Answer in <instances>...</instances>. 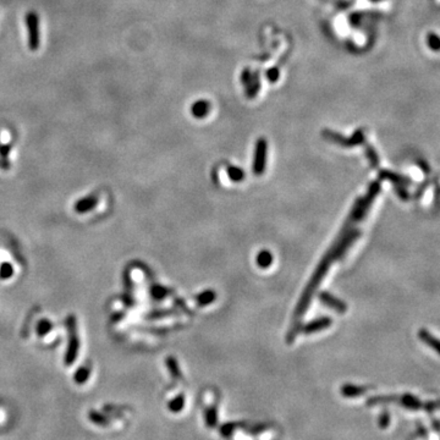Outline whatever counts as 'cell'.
Returning <instances> with one entry per match:
<instances>
[{
    "instance_id": "obj_1",
    "label": "cell",
    "mask_w": 440,
    "mask_h": 440,
    "mask_svg": "<svg viewBox=\"0 0 440 440\" xmlns=\"http://www.w3.org/2000/svg\"><path fill=\"white\" fill-rule=\"evenodd\" d=\"M379 192H380V184H379V181H375L369 185L367 193L363 196V197L357 199V202L355 203V206H353L352 210H351L348 218L346 219L344 226H342L341 231H340L339 236H337L335 242H334L333 246L329 248V251L326 252L322 261L319 262V264H318L317 269H315L313 275H312L308 285H307L306 289L303 290L300 301H298L297 303V307H296L295 309L291 328H290L289 334H287V341L289 342H292L293 340L296 339V336H297V334L300 333L301 319H302L304 313H306V311L308 309L312 297H313L315 291H317L320 281L323 280L325 274L328 273L330 265L333 264L334 262L341 259L342 256L346 253V251H347L348 248L353 245V242L361 236V231H359L358 229L353 228V225L366 217L367 212L369 210L373 201H374L375 197H377Z\"/></svg>"
},
{
    "instance_id": "obj_2",
    "label": "cell",
    "mask_w": 440,
    "mask_h": 440,
    "mask_svg": "<svg viewBox=\"0 0 440 440\" xmlns=\"http://www.w3.org/2000/svg\"><path fill=\"white\" fill-rule=\"evenodd\" d=\"M322 135L324 136L325 140L330 141V142L336 143V145L344 146V147L358 146V145H362V143L364 142V131L362 129L357 130L355 134L348 138L341 136V135L337 134V132L330 131V130H324V131L322 132Z\"/></svg>"
},
{
    "instance_id": "obj_3",
    "label": "cell",
    "mask_w": 440,
    "mask_h": 440,
    "mask_svg": "<svg viewBox=\"0 0 440 440\" xmlns=\"http://www.w3.org/2000/svg\"><path fill=\"white\" fill-rule=\"evenodd\" d=\"M267 152L268 145L264 138H259L256 145V153H254L253 160V173L256 175H262L265 171V164H267Z\"/></svg>"
},
{
    "instance_id": "obj_4",
    "label": "cell",
    "mask_w": 440,
    "mask_h": 440,
    "mask_svg": "<svg viewBox=\"0 0 440 440\" xmlns=\"http://www.w3.org/2000/svg\"><path fill=\"white\" fill-rule=\"evenodd\" d=\"M26 25L29 29V44L31 51H37L40 47V26H38V18L35 13L27 14Z\"/></svg>"
},
{
    "instance_id": "obj_5",
    "label": "cell",
    "mask_w": 440,
    "mask_h": 440,
    "mask_svg": "<svg viewBox=\"0 0 440 440\" xmlns=\"http://www.w3.org/2000/svg\"><path fill=\"white\" fill-rule=\"evenodd\" d=\"M318 298H319V301L323 304H325V306L329 307V308L334 309V311L337 312L339 314H344L346 309H347V304H346L344 301L337 298L336 296L331 295V293H329L328 291L319 292Z\"/></svg>"
},
{
    "instance_id": "obj_6",
    "label": "cell",
    "mask_w": 440,
    "mask_h": 440,
    "mask_svg": "<svg viewBox=\"0 0 440 440\" xmlns=\"http://www.w3.org/2000/svg\"><path fill=\"white\" fill-rule=\"evenodd\" d=\"M333 320L330 317H320L317 319L311 320V322L306 323L304 325H301L300 331H302L303 334H313L317 331L324 330V329L329 328L331 325Z\"/></svg>"
},
{
    "instance_id": "obj_7",
    "label": "cell",
    "mask_w": 440,
    "mask_h": 440,
    "mask_svg": "<svg viewBox=\"0 0 440 440\" xmlns=\"http://www.w3.org/2000/svg\"><path fill=\"white\" fill-rule=\"evenodd\" d=\"M379 178L381 180H388V181H391L394 185H401V186H407V185L411 184V180L406 176L400 175V174L394 173V171H390V170H383L379 171Z\"/></svg>"
},
{
    "instance_id": "obj_8",
    "label": "cell",
    "mask_w": 440,
    "mask_h": 440,
    "mask_svg": "<svg viewBox=\"0 0 440 440\" xmlns=\"http://www.w3.org/2000/svg\"><path fill=\"white\" fill-rule=\"evenodd\" d=\"M209 110H210V104L209 102L207 101L196 102V103L192 105V108H191V112H192L193 116H196L197 119L204 118V116L208 114Z\"/></svg>"
},
{
    "instance_id": "obj_9",
    "label": "cell",
    "mask_w": 440,
    "mask_h": 440,
    "mask_svg": "<svg viewBox=\"0 0 440 440\" xmlns=\"http://www.w3.org/2000/svg\"><path fill=\"white\" fill-rule=\"evenodd\" d=\"M215 300H217V293L213 291V290H207V291L201 292L196 297V301H197L199 307L208 306V304H210Z\"/></svg>"
},
{
    "instance_id": "obj_10",
    "label": "cell",
    "mask_w": 440,
    "mask_h": 440,
    "mask_svg": "<svg viewBox=\"0 0 440 440\" xmlns=\"http://www.w3.org/2000/svg\"><path fill=\"white\" fill-rule=\"evenodd\" d=\"M418 337L422 340L423 342H425L428 346L433 347L435 351H439V342L436 340V337H434L428 330L425 329H420L418 331Z\"/></svg>"
},
{
    "instance_id": "obj_11",
    "label": "cell",
    "mask_w": 440,
    "mask_h": 440,
    "mask_svg": "<svg viewBox=\"0 0 440 440\" xmlns=\"http://www.w3.org/2000/svg\"><path fill=\"white\" fill-rule=\"evenodd\" d=\"M273 263V254L270 253L268 250H263L258 253L257 256V264H258L259 268L262 269H265V268H269Z\"/></svg>"
},
{
    "instance_id": "obj_12",
    "label": "cell",
    "mask_w": 440,
    "mask_h": 440,
    "mask_svg": "<svg viewBox=\"0 0 440 440\" xmlns=\"http://www.w3.org/2000/svg\"><path fill=\"white\" fill-rule=\"evenodd\" d=\"M228 175L229 178L235 182H240L245 179V173H243L242 169L237 167H232V165H230V167L228 168Z\"/></svg>"
},
{
    "instance_id": "obj_13",
    "label": "cell",
    "mask_w": 440,
    "mask_h": 440,
    "mask_svg": "<svg viewBox=\"0 0 440 440\" xmlns=\"http://www.w3.org/2000/svg\"><path fill=\"white\" fill-rule=\"evenodd\" d=\"M366 156L368 160H369V164L372 165V168H377L379 165V157L375 149L372 146L366 147Z\"/></svg>"
},
{
    "instance_id": "obj_14",
    "label": "cell",
    "mask_w": 440,
    "mask_h": 440,
    "mask_svg": "<svg viewBox=\"0 0 440 440\" xmlns=\"http://www.w3.org/2000/svg\"><path fill=\"white\" fill-rule=\"evenodd\" d=\"M395 192L398 196V198L402 199V201H408L409 199V192L406 190V186H401V185H395Z\"/></svg>"
},
{
    "instance_id": "obj_15",
    "label": "cell",
    "mask_w": 440,
    "mask_h": 440,
    "mask_svg": "<svg viewBox=\"0 0 440 440\" xmlns=\"http://www.w3.org/2000/svg\"><path fill=\"white\" fill-rule=\"evenodd\" d=\"M428 43H429V46L431 47V48L434 49V51H438V48H439V40H438V37H436L435 35H429L428 36Z\"/></svg>"
},
{
    "instance_id": "obj_16",
    "label": "cell",
    "mask_w": 440,
    "mask_h": 440,
    "mask_svg": "<svg viewBox=\"0 0 440 440\" xmlns=\"http://www.w3.org/2000/svg\"><path fill=\"white\" fill-rule=\"evenodd\" d=\"M165 293H167V290L165 289H163V287H160V286H157V289L154 290L153 291V295H154V297H158V298H162V297H164L165 296Z\"/></svg>"
}]
</instances>
